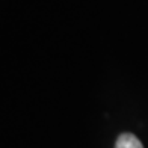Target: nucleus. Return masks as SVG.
<instances>
[{
    "label": "nucleus",
    "instance_id": "f257e3e1",
    "mask_svg": "<svg viewBox=\"0 0 148 148\" xmlns=\"http://www.w3.org/2000/svg\"><path fill=\"white\" fill-rule=\"evenodd\" d=\"M115 148H144L140 140L132 133H123L116 139Z\"/></svg>",
    "mask_w": 148,
    "mask_h": 148
}]
</instances>
